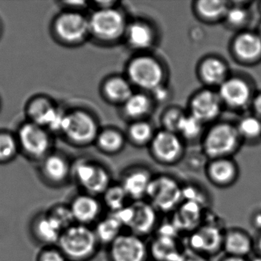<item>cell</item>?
<instances>
[{
	"mask_svg": "<svg viewBox=\"0 0 261 261\" xmlns=\"http://www.w3.org/2000/svg\"><path fill=\"white\" fill-rule=\"evenodd\" d=\"M100 245L94 228L75 223L63 230L57 247L68 260L85 261L97 253Z\"/></svg>",
	"mask_w": 261,
	"mask_h": 261,
	"instance_id": "cell-1",
	"label": "cell"
},
{
	"mask_svg": "<svg viewBox=\"0 0 261 261\" xmlns=\"http://www.w3.org/2000/svg\"><path fill=\"white\" fill-rule=\"evenodd\" d=\"M128 232L144 238L158 227L159 212L146 199L131 201L121 210L111 213Z\"/></svg>",
	"mask_w": 261,
	"mask_h": 261,
	"instance_id": "cell-2",
	"label": "cell"
},
{
	"mask_svg": "<svg viewBox=\"0 0 261 261\" xmlns=\"http://www.w3.org/2000/svg\"><path fill=\"white\" fill-rule=\"evenodd\" d=\"M146 200L159 213L173 214L184 201L183 186L169 175L153 177Z\"/></svg>",
	"mask_w": 261,
	"mask_h": 261,
	"instance_id": "cell-3",
	"label": "cell"
},
{
	"mask_svg": "<svg viewBox=\"0 0 261 261\" xmlns=\"http://www.w3.org/2000/svg\"><path fill=\"white\" fill-rule=\"evenodd\" d=\"M71 173L85 193L101 196L112 185L109 172L103 166L86 160L77 161Z\"/></svg>",
	"mask_w": 261,
	"mask_h": 261,
	"instance_id": "cell-4",
	"label": "cell"
},
{
	"mask_svg": "<svg viewBox=\"0 0 261 261\" xmlns=\"http://www.w3.org/2000/svg\"><path fill=\"white\" fill-rule=\"evenodd\" d=\"M224 232L225 230L215 222L204 221L189 233L186 247L208 258L215 256L223 250Z\"/></svg>",
	"mask_w": 261,
	"mask_h": 261,
	"instance_id": "cell-5",
	"label": "cell"
},
{
	"mask_svg": "<svg viewBox=\"0 0 261 261\" xmlns=\"http://www.w3.org/2000/svg\"><path fill=\"white\" fill-rule=\"evenodd\" d=\"M111 261H148L149 245L144 238L123 232L109 246Z\"/></svg>",
	"mask_w": 261,
	"mask_h": 261,
	"instance_id": "cell-6",
	"label": "cell"
},
{
	"mask_svg": "<svg viewBox=\"0 0 261 261\" xmlns=\"http://www.w3.org/2000/svg\"><path fill=\"white\" fill-rule=\"evenodd\" d=\"M95 120L88 113L76 111L65 114L62 132L74 143L86 144L98 136Z\"/></svg>",
	"mask_w": 261,
	"mask_h": 261,
	"instance_id": "cell-7",
	"label": "cell"
},
{
	"mask_svg": "<svg viewBox=\"0 0 261 261\" xmlns=\"http://www.w3.org/2000/svg\"><path fill=\"white\" fill-rule=\"evenodd\" d=\"M54 30L56 36L62 42L80 43L90 33L89 20L80 13H65L56 19Z\"/></svg>",
	"mask_w": 261,
	"mask_h": 261,
	"instance_id": "cell-8",
	"label": "cell"
},
{
	"mask_svg": "<svg viewBox=\"0 0 261 261\" xmlns=\"http://www.w3.org/2000/svg\"><path fill=\"white\" fill-rule=\"evenodd\" d=\"M124 19L114 9H100L89 19L90 33L103 40L118 37L124 29Z\"/></svg>",
	"mask_w": 261,
	"mask_h": 261,
	"instance_id": "cell-9",
	"label": "cell"
},
{
	"mask_svg": "<svg viewBox=\"0 0 261 261\" xmlns=\"http://www.w3.org/2000/svg\"><path fill=\"white\" fill-rule=\"evenodd\" d=\"M128 74L136 85L145 89H155L160 86L163 79V71L158 62L145 56L137 58L129 64Z\"/></svg>",
	"mask_w": 261,
	"mask_h": 261,
	"instance_id": "cell-10",
	"label": "cell"
},
{
	"mask_svg": "<svg viewBox=\"0 0 261 261\" xmlns=\"http://www.w3.org/2000/svg\"><path fill=\"white\" fill-rule=\"evenodd\" d=\"M238 129L228 124H221L214 127L205 140V151L209 156L222 159L231 152L238 140Z\"/></svg>",
	"mask_w": 261,
	"mask_h": 261,
	"instance_id": "cell-11",
	"label": "cell"
},
{
	"mask_svg": "<svg viewBox=\"0 0 261 261\" xmlns=\"http://www.w3.org/2000/svg\"><path fill=\"white\" fill-rule=\"evenodd\" d=\"M19 140L25 152L34 158H42L49 149L50 139L46 131L32 122L19 129Z\"/></svg>",
	"mask_w": 261,
	"mask_h": 261,
	"instance_id": "cell-12",
	"label": "cell"
},
{
	"mask_svg": "<svg viewBox=\"0 0 261 261\" xmlns=\"http://www.w3.org/2000/svg\"><path fill=\"white\" fill-rule=\"evenodd\" d=\"M29 115L32 123L40 126H48L55 131H62L65 114L53 106V103L44 97H38L30 103Z\"/></svg>",
	"mask_w": 261,
	"mask_h": 261,
	"instance_id": "cell-13",
	"label": "cell"
},
{
	"mask_svg": "<svg viewBox=\"0 0 261 261\" xmlns=\"http://www.w3.org/2000/svg\"><path fill=\"white\" fill-rule=\"evenodd\" d=\"M69 206L76 224L88 226L100 219L103 207L97 196L85 192L74 197Z\"/></svg>",
	"mask_w": 261,
	"mask_h": 261,
	"instance_id": "cell-14",
	"label": "cell"
},
{
	"mask_svg": "<svg viewBox=\"0 0 261 261\" xmlns=\"http://www.w3.org/2000/svg\"><path fill=\"white\" fill-rule=\"evenodd\" d=\"M152 178L146 169H137L126 172L120 184L131 201H140L146 199Z\"/></svg>",
	"mask_w": 261,
	"mask_h": 261,
	"instance_id": "cell-15",
	"label": "cell"
},
{
	"mask_svg": "<svg viewBox=\"0 0 261 261\" xmlns=\"http://www.w3.org/2000/svg\"><path fill=\"white\" fill-rule=\"evenodd\" d=\"M223 250L228 256L247 258L253 251V238L242 229H228L224 232Z\"/></svg>",
	"mask_w": 261,
	"mask_h": 261,
	"instance_id": "cell-16",
	"label": "cell"
},
{
	"mask_svg": "<svg viewBox=\"0 0 261 261\" xmlns=\"http://www.w3.org/2000/svg\"><path fill=\"white\" fill-rule=\"evenodd\" d=\"M172 215V223L179 231L190 233L204 222L203 206L192 201H183Z\"/></svg>",
	"mask_w": 261,
	"mask_h": 261,
	"instance_id": "cell-17",
	"label": "cell"
},
{
	"mask_svg": "<svg viewBox=\"0 0 261 261\" xmlns=\"http://www.w3.org/2000/svg\"><path fill=\"white\" fill-rule=\"evenodd\" d=\"M219 97L230 106H245L251 99V89L242 79H227L220 87Z\"/></svg>",
	"mask_w": 261,
	"mask_h": 261,
	"instance_id": "cell-18",
	"label": "cell"
},
{
	"mask_svg": "<svg viewBox=\"0 0 261 261\" xmlns=\"http://www.w3.org/2000/svg\"><path fill=\"white\" fill-rule=\"evenodd\" d=\"M219 95L210 91H204L197 94L192 101V115L201 120L207 121L215 118L221 110Z\"/></svg>",
	"mask_w": 261,
	"mask_h": 261,
	"instance_id": "cell-19",
	"label": "cell"
},
{
	"mask_svg": "<svg viewBox=\"0 0 261 261\" xmlns=\"http://www.w3.org/2000/svg\"><path fill=\"white\" fill-rule=\"evenodd\" d=\"M207 179L216 187H230L238 178V169L230 160L216 159L207 167Z\"/></svg>",
	"mask_w": 261,
	"mask_h": 261,
	"instance_id": "cell-20",
	"label": "cell"
},
{
	"mask_svg": "<svg viewBox=\"0 0 261 261\" xmlns=\"http://www.w3.org/2000/svg\"><path fill=\"white\" fill-rule=\"evenodd\" d=\"M33 233L39 242L51 247L57 245L63 229L48 213L39 215L33 223Z\"/></svg>",
	"mask_w": 261,
	"mask_h": 261,
	"instance_id": "cell-21",
	"label": "cell"
},
{
	"mask_svg": "<svg viewBox=\"0 0 261 261\" xmlns=\"http://www.w3.org/2000/svg\"><path fill=\"white\" fill-rule=\"evenodd\" d=\"M153 152L160 161L172 163L181 153V143L174 133L162 131L153 140Z\"/></svg>",
	"mask_w": 261,
	"mask_h": 261,
	"instance_id": "cell-22",
	"label": "cell"
},
{
	"mask_svg": "<svg viewBox=\"0 0 261 261\" xmlns=\"http://www.w3.org/2000/svg\"><path fill=\"white\" fill-rule=\"evenodd\" d=\"M42 172L45 179L53 186H61L69 178L71 167L62 155H48L43 161Z\"/></svg>",
	"mask_w": 261,
	"mask_h": 261,
	"instance_id": "cell-23",
	"label": "cell"
},
{
	"mask_svg": "<svg viewBox=\"0 0 261 261\" xmlns=\"http://www.w3.org/2000/svg\"><path fill=\"white\" fill-rule=\"evenodd\" d=\"M184 250L178 238L156 235L149 245V256L155 261H177Z\"/></svg>",
	"mask_w": 261,
	"mask_h": 261,
	"instance_id": "cell-24",
	"label": "cell"
},
{
	"mask_svg": "<svg viewBox=\"0 0 261 261\" xmlns=\"http://www.w3.org/2000/svg\"><path fill=\"white\" fill-rule=\"evenodd\" d=\"M234 49L245 62H258L261 59V38L256 33H243L237 38Z\"/></svg>",
	"mask_w": 261,
	"mask_h": 261,
	"instance_id": "cell-25",
	"label": "cell"
},
{
	"mask_svg": "<svg viewBox=\"0 0 261 261\" xmlns=\"http://www.w3.org/2000/svg\"><path fill=\"white\" fill-rule=\"evenodd\" d=\"M123 226L112 214L103 218H100L96 223L94 233L100 245L109 246L117 237L123 233Z\"/></svg>",
	"mask_w": 261,
	"mask_h": 261,
	"instance_id": "cell-26",
	"label": "cell"
},
{
	"mask_svg": "<svg viewBox=\"0 0 261 261\" xmlns=\"http://www.w3.org/2000/svg\"><path fill=\"white\" fill-rule=\"evenodd\" d=\"M101 196L103 205L105 206L111 213H115L121 210L129 203H128V201H129V198L120 183H112Z\"/></svg>",
	"mask_w": 261,
	"mask_h": 261,
	"instance_id": "cell-27",
	"label": "cell"
},
{
	"mask_svg": "<svg viewBox=\"0 0 261 261\" xmlns=\"http://www.w3.org/2000/svg\"><path fill=\"white\" fill-rule=\"evenodd\" d=\"M226 73L227 68L225 65L218 59H207L201 65V76L209 84H222L224 82Z\"/></svg>",
	"mask_w": 261,
	"mask_h": 261,
	"instance_id": "cell-28",
	"label": "cell"
},
{
	"mask_svg": "<svg viewBox=\"0 0 261 261\" xmlns=\"http://www.w3.org/2000/svg\"><path fill=\"white\" fill-rule=\"evenodd\" d=\"M105 93L111 100L126 102L132 95V90L127 82L114 77L105 83Z\"/></svg>",
	"mask_w": 261,
	"mask_h": 261,
	"instance_id": "cell-29",
	"label": "cell"
},
{
	"mask_svg": "<svg viewBox=\"0 0 261 261\" xmlns=\"http://www.w3.org/2000/svg\"><path fill=\"white\" fill-rule=\"evenodd\" d=\"M128 41L136 48H146L150 45L152 35L146 25L141 23H134L127 31Z\"/></svg>",
	"mask_w": 261,
	"mask_h": 261,
	"instance_id": "cell-30",
	"label": "cell"
},
{
	"mask_svg": "<svg viewBox=\"0 0 261 261\" xmlns=\"http://www.w3.org/2000/svg\"><path fill=\"white\" fill-rule=\"evenodd\" d=\"M197 8L198 12L207 19H217L224 13H227V10H229L227 2L216 0L200 1L198 3Z\"/></svg>",
	"mask_w": 261,
	"mask_h": 261,
	"instance_id": "cell-31",
	"label": "cell"
},
{
	"mask_svg": "<svg viewBox=\"0 0 261 261\" xmlns=\"http://www.w3.org/2000/svg\"><path fill=\"white\" fill-rule=\"evenodd\" d=\"M149 108V101L143 94H132L125 102V111L132 117H139L147 113Z\"/></svg>",
	"mask_w": 261,
	"mask_h": 261,
	"instance_id": "cell-32",
	"label": "cell"
},
{
	"mask_svg": "<svg viewBox=\"0 0 261 261\" xmlns=\"http://www.w3.org/2000/svg\"><path fill=\"white\" fill-rule=\"evenodd\" d=\"M238 134L248 139L261 137V119L257 116H247L238 125Z\"/></svg>",
	"mask_w": 261,
	"mask_h": 261,
	"instance_id": "cell-33",
	"label": "cell"
},
{
	"mask_svg": "<svg viewBox=\"0 0 261 261\" xmlns=\"http://www.w3.org/2000/svg\"><path fill=\"white\" fill-rule=\"evenodd\" d=\"M48 214L55 221H57L63 230L75 224L69 204H57L54 206Z\"/></svg>",
	"mask_w": 261,
	"mask_h": 261,
	"instance_id": "cell-34",
	"label": "cell"
},
{
	"mask_svg": "<svg viewBox=\"0 0 261 261\" xmlns=\"http://www.w3.org/2000/svg\"><path fill=\"white\" fill-rule=\"evenodd\" d=\"M17 142L9 134H0V163H6L14 158L17 152Z\"/></svg>",
	"mask_w": 261,
	"mask_h": 261,
	"instance_id": "cell-35",
	"label": "cell"
},
{
	"mask_svg": "<svg viewBox=\"0 0 261 261\" xmlns=\"http://www.w3.org/2000/svg\"><path fill=\"white\" fill-rule=\"evenodd\" d=\"M99 146L108 152H114L120 149L123 144V138L118 133L106 130L97 136Z\"/></svg>",
	"mask_w": 261,
	"mask_h": 261,
	"instance_id": "cell-36",
	"label": "cell"
},
{
	"mask_svg": "<svg viewBox=\"0 0 261 261\" xmlns=\"http://www.w3.org/2000/svg\"><path fill=\"white\" fill-rule=\"evenodd\" d=\"M202 122L193 115L185 116L180 125L178 132L181 133L185 137L192 138L196 137L201 129Z\"/></svg>",
	"mask_w": 261,
	"mask_h": 261,
	"instance_id": "cell-37",
	"label": "cell"
},
{
	"mask_svg": "<svg viewBox=\"0 0 261 261\" xmlns=\"http://www.w3.org/2000/svg\"><path fill=\"white\" fill-rule=\"evenodd\" d=\"M129 133L135 141L143 143L150 138L152 136V129L148 123L140 122L131 126Z\"/></svg>",
	"mask_w": 261,
	"mask_h": 261,
	"instance_id": "cell-38",
	"label": "cell"
},
{
	"mask_svg": "<svg viewBox=\"0 0 261 261\" xmlns=\"http://www.w3.org/2000/svg\"><path fill=\"white\" fill-rule=\"evenodd\" d=\"M186 115L178 110H171L164 117V124L169 132H176L179 129L181 121Z\"/></svg>",
	"mask_w": 261,
	"mask_h": 261,
	"instance_id": "cell-39",
	"label": "cell"
},
{
	"mask_svg": "<svg viewBox=\"0 0 261 261\" xmlns=\"http://www.w3.org/2000/svg\"><path fill=\"white\" fill-rule=\"evenodd\" d=\"M38 261H68L66 256L59 247H46L38 256Z\"/></svg>",
	"mask_w": 261,
	"mask_h": 261,
	"instance_id": "cell-40",
	"label": "cell"
},
{
	"mask_svg": "<svg viewBox=\"0 0 261 261\" xmlns=\"http://www.w3.org/2000/svg\"><path fill=\"white\" fill-rule=\"evenodd\" d=\"M226 14H227V21L232 25H242L247 19V11L241 7L229 9Z\"/></svg>",
	"mask_w": 261,
	"mask_h": 261,
	"instance_id": "cell-41",
	"label": "cell"
},
{
	"mask_svg": "<svg viewBox=\"0 0 261 261\" xmlns=\"http://www.w3.org/2000/svg\"><path fill=\"white\" fill-rule=\"evenodd\" d=\"M177 261H209V258L186 247Z\"/></svg>",
	"mask_w": 261,
	"mask_h": 261,
	"instance_id": "cell-42",
	"label": "cell"
},
{
	"mask_svg": "<svg viewBox=\"0 0 261 261\" xmlns=\"http://www.w3.org/2000/svg\"><path fill=\"white\" fill-rule=\"evenodd\" d=\"M251 224L253 228L261 232V211H257L256 213L253 214L251 218Z\"/></svg>",
	"mask_w": 261,
	"mask_h": 261,
	"instance_id": "cell-43",
	"label": "cell"
},
{
	"mask_svg": "<svg viewBox=\"0 0 261 261\" xmlns=\"http://www.w3.org/2000/svg\"><path fill=\"white\" fill-rule=\"evenodd\" d=\"M253 108L256 116L261 119V93L253 99Z\"/></svg>",
	"mask_w": 261,
	"mask_h": 261,
	"instance_id": "cell-44",
	"label": "cell"
},
{
	"mask_svg": "<svg viewBox=\"0 0 261 261\" xmlns=\"http://www.w3.org/2000/svg\"><path fill=\"white\" fill-rule=\"evenodd\" d=\"M152 91H153L154 95H155V97L157 100H165L167 97V91L165 88H163L161 85L152 90Z\"/></svg>",
	"mask_w": 261,
	"mask_h": 261,
	"instance_id": "cell-45",
	"label": "cell"
},
{
	"mask_svg": "<svg viewBox=\"0 0 261 261\" xmlns=\"http://www.w3.org/2000/svg\"><path fill=\"white\" fill-rule=\"evenodd\" d=\"M253 251L256 255L261 256V232H259L257 237L253 239Z\"/></svg>",
	"mask_w": 261,
	"mask_h": 261,
	"instance_id": "cell-46",
	"label": "cell"
},
{
	"mask_svg": "<svg viewBox=\"0 0 261 261\" xmlns=\"http://www.w3.org/2000/svg\"><path fill=\"white\" fill-rule=\"evenodd\" d=\"M220 261H249V259H247V258L238 257V256L225 255V256H224Z\"/></svg>",
	"mask_w": 261,
	"mask_h": 261,
	"instance_id": "cell-47",
	"label": "cell"
},
{
	"mask_svg": "<svg viewBox=\"0 0 261 261\" xmlns=\"http://www.w3.org/2000/svg\"><path fill=\"white\" fill-rule=\"evenodd\" d=\"M249 261H261V256L258 255H255L252 259H249Z\"/></svg>",
	"mask_w": 261,
	"mask_h": 261,
	"instance_id": "cell-48",
	"label": "cell"
},
{
	"mask_svg": "<svg viewBox=\"0 0 261 261\" xmlns=\"http://www.w3.org/2000/svg\"><path fill=\"white\" fill-rule=\"evenodd\" d=\"M257 34L259 35V37L261 38V23H260V25H259V31H258Z\"/></svg>",
	"mask_w": 261,
	"mask_h": 261,
	"instance_id": "cell-49",
	"label": "cell"
},
{
	"mask_svg": "<svg viewBox=\"0 0 261 261\" xmlns=\"http://www.w3.org/2000/svg\"><path fill=\"white\" fill-rule=\"evenodd\" d=\"M148 261H155V260H153V259H151V260H148Z\"/></svg>",
	"mask_w": 261,
	"mask_h": 261,
	"instance_id": "cell-50",
	"label": "cell"
},
{
	"mask_svg": "<svg viewBox=\"0 0 261 261\" xmlns=\"http://www.w3.org/2000/svg\"><path fill=\"white\" fill-rule=\"evenodd\" d=\"M260 10H261V5H260Z\"/></svg>",
	"mask_w": 261,
	"mask_h": 261,
	"instance_id": "cell-51",
	"label": "cell"
}]
</instances>
